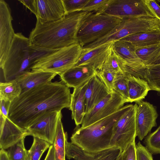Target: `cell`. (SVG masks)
Returning <instances> with one entry per match:
<instances>
[{
    "label": "cell",
    "mask_w": 160,
    "mask_h": 160,
    "mask_svg": "<svg viewBox=\"0 0 160 160\" xmlns=\"http://www.w3.org/2000/svg\"><path fill=\"white\" fill-rule=\"evenodd\" d=\"M136 160H153L152 154L139 142L136 145Z\"/></svg>",
    "instance_id": "cell-36"
},
{
    "label": "cell",
    "mask_w": 160,
    "mask_h": 160,
    "mask_svg": "<svg viewBox=\"0 0 160 160\" xmlns=\"http://www.w3.org/2000/svg\"><path fill=\"white\" fill-rule=\"evenodd\" d=\"M157 1L158 2H160V0H157Z\"/></svg>",
    "instance_id": "cell-45"
},
{
    "label": "cell",
    "mask_w": 160,
    "mask_h": 160,
    "mask_svg": "<svg viewBox=\"0 0 160 160\" xmlns=\"http://www.w3.org/2000/svg\"><path fill=\"white\" fill-rule=\"evenodd\" d=\"M27 136L26 129L19 127L6 118L4 125L0 127V149H8Z\"/></svg>",
    "instance_id": "cell-18"
},
{
    "label": "cell",
    "mask_w": 160,
    "mask_h": 160,
    "mask_svg": "<svg viewBox=\"0 0 160 160\" xmlns=\"http://www.w3.org/2000/svg\"><path fill=\"white\" fill-rule=\"evenodd\" d=\"M113 90L129 102L127 74L124 72L117 73L114 81Z\"/></svg>",
    "instance_id": "cell-29"
},
{
    "label": "cell",
    "mask_w": 160,
    "mask_h": 160,
    "mask_svg": "<svg viewBox=\"0 0 160 160\" xmlns=\"http://www.w3.org/2000/svg\"><path fill=\"white\" fill-rule=\"evenodd\" d=\"M90 12H75L58 20L44 23L37 19L29 37L31 43L42 48L58 49L78 43L77 34L80 24Z\"/></svg>",
    "instance_id": "cell-2"
},
{
    "label": "cell",
    "mask_w": 160,
    "mask_h": 160,
    "mask_svg": "<svg viewBox=\"0 0 160 160\" xmlns=\"http://www.w3.org/2000/svg\"><path fill=\"white\" fill-rule=\"evenodd\" d=\"M57 75L53 73L31 71L17 81L21 87L22 93L38 85L52 82Z\"/></svg>",
    "instance_id": "cell-21"
},
{
    "label": "cell",
    "mask_w": 160,
    "mask_h": 160,
    "mask_svg": "<svg viewBox=\"0 0 160 160\" xmlns=\"http://www.w3.org/2000/svg\"><path fill=\"white\" fill-rule=\"evenodd\" d=\"M61 111L46 112L40 116L27 129L28 136L45 141L52 145L56 136L58 120Z\"/></svg>",
    "instance_id": "cell-11"
},
{
    "label": "cell",
    "mask_w": 160,
    "mask_h": 160,
    "mask_svg": "<svg viewBox=\"0 0 160 160\" xmlns=\"http://www.w3.org/2000/svg\"><path fill=\"white\" fill-rule=\"evenodd\" d=\"M116 160H122V152L119 155Z\"/></svg>",
    "instance_id": "cell-44"
},
{
    "label": "cell",
    "mask_w": 160,
    "mask_h": 160,
    "mask_svg": "<svg viewBox=\"0 0 160 160\" xmlns=\"http://www.w3.org/2000/svg\"><path fill=\"white\" fill-rule=\"evenodd\" d=\"M132 105H127L88 126L78 128L71 137V142L90 152H98L110 148L114 126Z\"/></svg>",
    "instance_id": "cell-4"
},
{
    "label": "cell",
    "mask_w": 160,
    "mask_h": 160,
    "mask_svg": "<svg viewBox=\"0 0 160 160\" xmlns=\"http://www.w3.org/2000/svg\"><path fill=\"white\" fill-rule=\"evenodd\" d=\"M51 145L45 141L33 137L32 145L27 150L26 160H40L43 154Z\"/></svg>",
    "instance_id": "cell-28"
},
{
    "label": "cell",
    "mask_w": 160,
    "mask_h": 160,
    "mask_svg": "<svg viewBox=\"0 0 160 160\" xmlns=\"http://www.w3.org/2000/svg\"><path fill=\"white\" fill-rule=\"evenodd\" d=\"M127 100L114 90L87 113L81 128L88 126L112 114L123 107Z\"/></svg>",
    "instance_id": "cell-9"
},
{
    "label": "cell",
    "mask_w": 160,
    "mask_h": 160,
    "mask_svg": "<svg viewBox=\"0 0 160 160\" xmlns=\"http://www.w3.org/2000/svg\"><path fill=\"white\" fill-rule=\"evenodd\" d=\"M57 49L40 48L32 44L21 33H15L6 58L0 66L6 82L17 81L31 71L35 62Z\"/></svg>",
    "instance_id": "cell-3"
},
{
    "label": "cell",
    "mask_w": 160,
    "mask_h": 160,
    "mask_svg": "<svg viewBox=\"0 0 160 160\" xmlns=\"http://www.w3.org/2000/svg\"><path fill=\"white\" fill-rule=\"evenodd\" d=\"M89 80L80 87L74 88L71 94L69 109L72 112V118L77 126L82 124L86 114L85 95Z\"/></svg>",
    "instance_id": "cell-20"
},
{
    "label": "cell",
    "mask_w": 160,
    "mask_h": 160,
    "mask_svg": "<svg viewBox=\"0 0 160 160\" xmlns=\"http://www.w3.org/2000/svg\"><path fill=\"white\" fill-rule=\"evenodd\" d=\"M0 160H10L6 150L0 149Z\"/></svg>",
    "instance_id": "cell-42"
},
{
    "label": "cell",
    "mask_w": 160,
    "mask_h": 160,
    "mask_svg": "<svg viewBox=\"0 0 160 160\" xmlns=\"http://www.w3.org/2000/svg\"><path fill=\"white\" fill-rule=\"evenodd\" d=\"M146 148L153 154H160V128L148 135L145 138Z\"/></svg>",
    "instance_id": "cell-31"
},
{
    "label": "cell",
    "mask_w": 160,
    "mask_h": 160,
    "mask_svg": "<svg viewBox=\"0 0 160 160\" xmlns=\"http://www.w3.org/2000/svg\"><path fill=\"white\" fill-rule=\"evenodd\" d=\"M18 1L28 8L35 16L36 15L35 0H18Z\"/></svg>",
    "instance_id": "cell-40"
},
{
    "label": "cell",
    "mask_w": 160,
    "mask_h": 160,
    "mask_svg": "<svg viewBox=\"0 0 160 160\" xmlns=\"http://www.w3.org/2000/svg\"><path fill=\"white\" fill-rule=\"evenodd\" d=\"M111 92L97 76L96 73L89 80L85 95L86 114L108 96Z\"/></svg>",
    "instance_id": "cell-17"
},
{
    "label": "cell",
    "mask_w": 160,
    "mask_h": 160,
    "mask_svg": "<svg viewBox=\"0 0 160 160\" xmlns=\"http://www.w3.org/2000/svg\"><path fill=\"white\" fill-rule=\"evenodd\" d=\"M159 64H160V55L156 61L152 65H156Z\"/></svg>",
    "instance_id": "cell-43"
},
{
    "label": "cell",
    "mask_w": 160,
    "mask_h": 160,
    "mask_svg": "<svg viewBox=\"0 0 160 160\" xmlns=\"http://www.w3.org/2000/svg\"><path fill=\"white\" fill-rule=\"evenodd\" d=\"M129 102L136 103L142 101L151 89L144 79L127 74Z\"/></svg>",
    "instance_id": "cell-22"
},
{
    "label": "cell",
    "mask_w": 160,
    "mask_h": 160,
    "mask_svg": "<svg viewBox=\"0 0 160 160\" xmlns=\"http://www.w3.org/2000/svg\"><path fill=\"white\" fill-rule=\"evenodd\" d=\"M144 79L147 82L151 90L160 93V64L147 66Z\"/></svg>",
    "instance_id": "cell-27"
},
{
    "label": "cell",
    "mask_w": 160,
    "mask_h": 160,
    "mask_svg": "<svg viewBox=\"0 0 160 160\" xmlns=\"http://www.w3.org/2000/svg\"><path fill=\"white\" fill-rule=\"evenodd\" d=\"M37 19L42 23L58 20L66 13L62 0H35Z\"/></svg>",
    "instance_id": "cell-16"
},
{
    "label": "cell",
    "mask_w": 160,
    "mask_h": 160,
    "mask_svg": "<svg viewBox=\"0 0 160 160\" xmlns=\"http://www.w3.org/2000/svg\"><path fill=\"white\" fill-rule=\"evenodd\" d=\"M122 20V18L103 13L90 12L80 24L77 34L78 43L82 47L101 38Z\"/></svg>",
    "instance_id": "cell-5"
},
{
    "label": "cell",
    "mask_w": 160,
    "mask_h": 160,
    "mask_svg": "<svg viewBox=\"0 0 160 160\" xmlns=\"http://www.w3.org/2000/svg\"><path fill=\"white\" fill-rule=\"evenodd\" d=\"M122 152L117 147H111L96 152H86L72 143L66 142V156L68 159L74 160H116Z\"/></svg>",
    "instance_id": "cell-14"
},
{
    "label": "cell",
    "mask_w": 160,
    "mask_h": 160,
    "mask_svg": "<svg viewBox=\"0 0 160 160\" xmlns=\"http://www.w3.org/2000/svg\"><path fill=\"white\" fill-rule=\"evenodd\" d=\"M12 19L8 4L0 0V66L6 58L15 36Z\"/></svg>",
    "instance_id": "cell-12"
},
{
    "label": "cell",
    "mask_w": 160,
    "mask_h": 160,
    "mask_svg": "<svg viewBox=\"0 0 160 160\" xmlns=\"http://www.w3.org/2000/svg\"><path fill=\"white\" fill-rule=\"evenodd\" d=\"M156 28L155 21L151 17L124 18H122V21L117 27L106 36L84 46L82 48H94L135 33L153 30Z\"/></svg>",
    "instance_id": "cell-7"
},
{
    "label": "cell",
    "mask_w": 160,
    "mask_h": 160,
    "mask_svg": "<svg viewBox=\"0 0 160 160\" xmlns=\"http://www.w3.org/2000/svg\"><path fill=\"white\" fill-rule=\"evenodd\" d=\"M102 13L121 18L142 16L155 17L144 0H111Z\"/></svg>",
    "instance_id": "cell-10"
},
{
    "label": "cell",
    "mask_w": 160,
    "mask_h": 160,
    "mask_svg": "<svg viewBox=\"0 0 160 160\" xmlns=\"http://www.w3.org/2000/svg\"><path fill=\"white\" fill-rule=\"evenodd\" d=\"M136 150L134 140L122 152V160H136Z\"/></svg>",
    "instance_id": "cell-37"
},
{
    "label": "cell",
    "mask_w": 160,
    "mask_h": 160,
    "mask_svg": "<svg viewBox=\"0 0 160 160\" xmlns=\"http://www.w3.org/2000/svg\"><path fill=\"white\" fill-rule=\"evenodd\" d=\"M97 72L87 66H74L60 76L67 86L74 88L82 86L94 75Z\"/></svg>",
    "instance_id": "cell-19"
},
{
    "label": "cell",
    "mask_w": 160,
    "mask_h": 160,
    "mask_svg": "<svg viewBox=\"0 0 160 160\" xmlns=\"http://www.w3.org/2000/svg\"><path fill=\"white\" fill-rule=\"evenodd\" d=\"M159 127H160V126H159Z\"/></svg>",
    "instance_id": "cell-46"
},
{
    "label": "cell",
    "mask_w": 160,
    "mask_h": 160,
    "mask_svg": "<svg viewBox=\"0 0 160 160\" xmlns=\"http://www.w3.org/2000/svg\"><path fill=\"white\" fill-rule=\"evenodd\" d=\"M25 138L7 149L10 160H26L27 150L24 145Z\"/></svg>",
    "instance_id": "cell-30"
},
{
    "label": "cell",
    "mask_w": 160,
    "mask_h": 160,
    "mask_svg": "<svg viewBox=\"0 0 160 160\" xmlns=\"http://www.w3.org/2000/svg\"><path fill=\"white\" fill-rule=\"evenodd\" d=\"M111 1V0H88L82 11L102 13Z\"/></svg>",
    "instance_id": "cell-33"
},
{
    "label": "cell",
    "mask_w": 160,
    "mask_h": 160,
    "mask_svg": "<svg viewBox=\"0 0 160 160\" xmlns=\"http://www.w3.org/2000/svg\"><path fill=\"white\" fill-rule=\"evenodd\" d=\"M113 42L92 48H82V52L75 66H87L96 71L102 70L111 51Z\"/></svg>",
    "instance_id": "cell-15"
},
{
    "label": "cell",
    "mask_w": 160,
    "mask_h": 160,
    "mask_svg": "<svg viewBox=\"0 0 160 160\" xmlns=\"http://www.w3.org/2000/svg\"><path fill=\"white\" fill-rule=\"evenodd\" d=\"M102 69L109 70L116 73L123 72L121 68L120 58L112 48L103 65Z\"/></svg>",
    "instance_id": "cell-32"
},
{
    "label": "cell",
    "mask_w": 160,
    "mask_h": 160,
    "mask_svg": "<svg viewBox=\"0 0 160 160\" xmlns=\"http://www.w3.org/2000/svg\"><path fill=\"white\" fill-rule=\"evenodd\" d=\"M44 160H56L54 148L53 144L51 145L49 147Z\"/></svg>",
    "instance_id": "cell-41"
},
{
    "label": "cell",
    "mask_w": 160,
    "mask_h": 160,
    "mask_svg": "<svg viewBox=\"0 0 160 160\" xmlns=\"http://www.w3.org/2000/svg\"><path fill=\"white\" fill-rule=\"evenodd\" d=\"M82 51L78 43L57 49L37 60L31 71L53 73L60 76L75 66Z\"/></svg>",
    "instance_id": "cell-6"
},
{
    "label": "cell",
    "mask_w": 160,
    "mask_h": 160,
    "mask_svg": "<svg viewBox=\"0 0 160 160\" xmlns=\"http://www.w3.org/2000/svg\"><path fill=\"white\" fill-rule=\"evenodd\" d=\"M117 74L104 69L97 71L96 72L97 76L103 82L110 91L113 90V82Z\"/></svg>",
    "instance_id": "cell-34"
},
{
    "label": "cell",
    "mask_w": 160,
    "mask_h": 160,
    "mask_svg": "<svg viewBox=\"0 0 160 160\" xmlns=\"http://www.w3.org/2000/svg\"><path fill=\"white\" fill-rule=\"evenodd\" d=\"M88 0H62L66 14L82 11Z\"/></svg>",
    "instance_id": "cell-35"
},
{
    "label": "cell",
    "mask_w": 160,
    "mask_h": 160,
    "mask_svg": "<svg viewBox=\"0 0 160 160\" xmlns=\"http://www.w3.org/2000/svg\"><path fill=\"white\" fill-rule=\"evenodd\" d=\"M71 96L69 87L62 81L38 85L21 93L11 102L8 118L27 129L44 112L69 108Z\"/></svg>",
    "instance_id": "cell-1"
},
{
    "label": "cell",
    "mask_w": 160,
    "mask_h": 160,
    "mask_svg": "<svg viewBox=\"0 0 160 160\" xmlns=\"http://www.w3.org/2000/svg\"><path fill=\"white\" fill-rule=\"evenodd\" d=\"M11 103L10 101L0 99V113L6 118H8Z\"/></svg>",
    "instance_id": "cell-39"
},
{
    "label": "cell",
    "mask_w": 160,
    "mask_h": 160,
    "mask_svg": "<svg viewBox=\"0 0 160 160\" xmlns=\"http://www.w3.org/2000/svg\"><path fill=\"white\" fill-rule=\"evenodd\" d=\"M136 53L144 66L152 64L160 55V43L136 48Z\"/></svg>",
    "instance_id": "cell-25"
},
{
    "label": "cell",
    "mask_w": 160,
    "mask_h": 160,
    "mask_svg": "<svg viewBox=\"0 0 160 160\" xmlns=\"http://www.w3.org/2000/svg\"><path fill=\"white\" fill-rule=\"evenodd\" d=\"M62 114L58 118L55 141L53 144L54 148L56 160H65L66 142L67 134L64 130L62 122Z\"/></svg>",
    "instance_id": "cell-24"
},
{
    "label": "cell",
    "mask_w": 160,
    "mask_h": 160,
    "mask_svg": "<svg viewBox=\"0 0 160 160\" xmlns=\"http://www.w3.org/2000/svg\"><path fill=\"white\" fill-rule=\"evenodd\" d=\"M136 103V136L142 141L156 126L158 114L155 107L148 102L141 101Z\"/></svg>",
    "instance_id": "cell-13"
},
{
    "label": "cell",
    "mask_w": 160,
    "mask_h": 160,
    "mask_svg": "<svg viewBox=\"0 0 160 160\" xmlns=\"http://www.w3.org/2000/svg\"><path fill=\"white\" fill-rule=\"evenodd\" d=\"M21 91L17 81L0 82V99L11 102L21 94Z\"/></svg>",
    "instance_id": "cell-26"
},
{
    "label": "cell",
    "mask_w": 160,
    "mask_h": 160,
    "mask_svg": "<svg viewBox=\"0 0 160 160\" xmlns=\"http://www.w3.org/2000/svg\"><path fill=\"white\" fill-rule=\"evenodd\" d=\"M138 104L135 103L120 118L112 130L110 148L117 147L123 152L135 140L136 137V117Z\"/></svg>",
    "instance_id": "cell-8"
},
{
    "label": "cell",
    "mask_w": 160,
    "mask_h": 160,
    "mask_svg": "<svg viewBox=\"0 0 160 160\" xmlns=\"http://www.w3.org/2000/svg\"><path fill=\"white\" fill-rule=\"evenodd\" d=\"M120 40L128 42L136 48L160 43V29L135 33Z\"/></svg>",
    "instance_id": "cell-23"
},
{
    "label": "cell",
    "mask_w": 160,
    "mask_h": 160,
    "mask_svg": "<svg viewBox=\"0 0 160 160\" xmlns=\"http://www.w3.org/2000/svg\"><path fill=\"white\" fill-rule=\"evenodd\" d=\"M148 8L155 17L160 20V6L156 1L144 0Z\"/></svg>",
    "instance_id": "cell-38"
}]
</instances>
